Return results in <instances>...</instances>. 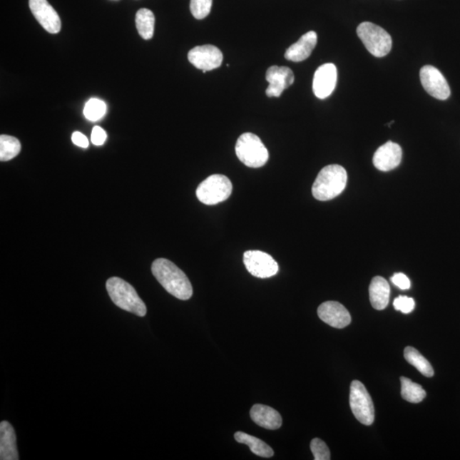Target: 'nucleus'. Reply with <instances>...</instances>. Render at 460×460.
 <instances>
[{
  "instance_id": "obj_1",
  "label": "nucleus",
  "mask_w": 460,
  "mask_h": 460,
  "mask_svg": "<svg viewBox=\"0 0 460 460\" xmlns=\"http://www.w3.org/2000/svg\"><path fill=\"white\" fill-rule=\"evenodd\" d=\"M152 273L166 292L181 300H190L193 287L183 271L165 258H158L152 265Z\"/></svg>"
},
{
  "instance_id": "obj_2",
  "label": "nucleus",
  "mask_w": 460,
  "mask_h": 460,
  "mask_svg": "<svg viewBox=\"0 0 460 460\" xmlns=\"http://www.w3.org/2000/svg\"><path fill=\"white\" fill-rule=\"evenodd\" d=\"M347 180V172L343 166L339 165L325 166L319 173L313 184V196L321 201L334 199L344 190Z\"/></svg>"
},
{
  "instance_id": "obj_3",
  "label": "nucleus",
  "mask_w": 460,
  "mask_h": 460,
  "mask_svg": "<svg viewBox=\"0 0 460 460\" xmlns=\"http://www.w3.org/2000/svg\"><path fill=\"white\" fill-rule=\"evenodd\" d=\"M106 287L111 300L121 309L128 312L144 317L147 314V307L140 299L135 288L126 280L119 277L108 280Z\"/></svg>"
},
{
  "instance_id": "obj_4",
  "label": "nucleus",
  "mask_w": 460,
  "mask_h": 460,
  "mask_svg": "<svg viewBox=\"0 0 460 460\" xmlns=\"http://www.w3.org/2000/svg\"><path fill=\"white\" fill-rule=\"evenodd\" d=\"M235 153L238 159L248 168H260L269 160V151L257 135L244 133L237 140Z\"/></svg>"
},
{
  "instance_id": "obj_5",
  "label": "nucleus",
  "mask_w": 460,
  "mask_h": 460,
  "mask_svg": "<svg viewBox=\"0 0 460 460\" xmlns=\"http://www.w3.org/2000/svg\"><path fill=\"white\" fill-rule=\"evenodd\" d=\"M357 32L367 50L376 58H384L392 51V36L379 26L365 21L358 26Z\"/></svg>"
},
{
  "instance_id": "obj_6",
  "label": "nucleus",
  "mask_w": 460,
  "mask_h": 460,
  "mask_svg": "<svg viewBox=\"0 0 460 460\" xmlns=\"http://www.w3.org/2000/svg\"><path fill=\"white\" fill-rule=\"evenodd\" d=\"M232 193V183L223 175L214 174L197 188L196 195L200 203L213 205L223 203L230 198Z\"/></svg>"
},
{
  "instance_id": "obj_7",
  "label": "nucleus",
  "mask_w": 460,
  "mask_h": 460,
  "mask_svg": "<svg viewBox=\"0 0 460 460\" xmlns=\"http://www.w3.org/2000/svg\"><path fill=\"white\" fill-rule=\"evenodd\" d=\"M349 405L359 422L365 426H371L374 422V402L365 385L360 381L354 380L350 385Z\"/></svg>"
},
{
  "instance_id": "obj_8",
  "label": "nucleus",
  "mask_w": 460,
  "mask_h": 460,
  "mask_svg": "<svg viewBox=\"0 0 460 460\" xmlns=\"http://www.w3.org/2000/svg\"><path fill=\"white\" fill-rule=\"evenodd\" d=\"M243 260L248 272L255 277L270 278L278 273L277 262L268 253L247 251L244 253Z\"/></svg>"
},
{
  "instance_id": "obj_9",
  "label": "nucleus",
  "mask_w": 460,
  "mask_h": 460,
  "mask_svg": "<svg viewBox=\"0 0 460 460\" xmlns=\"http://www.w3.org/2000/svg\"><path fill=\"white\" fill-rule=\"evenodd\" d=\"M420 81L427 93L438 100H446L451 95L448 81L439 70L431 65L420 70Z\"/></svg>"
},
{
  "instance_id": "obj_10",
  "label": "nucleus",
  "mask_w": 460,
  "mask_h": 460,
  "mask_svg": "<svg viewBox=\"0 0 460 460\" xmlns=\"http://www.w3.org/2000/svg\"><path fill=\"white\" fill-rule=\"evenodd\" d=\"M188 61L203 73L211 71L222 65L223 56L218 47L212 45L196 46L188 52Z\"/></svg>"
},
{
  "instance_id": "obj_11",
  "label": "nucleus",
  "mask_w": 460,
  "mask_h": 460,
  "mask_svg": "<svg viewBox=\"0 0 460 460\" xmlns=\"http://www.w3.org/2000/svg\"><path fill=\"white\" fill-rule=\"evenodd\" d=\"M29 8L35 19L48 33L55 34L60 32V17L47 0H29Z\"/></svg>"
},
{
  "instance_id": "obj_12",
  "label": "nucleus",
  "mask_w": 460,
  "mask_h": 460,
  "mask_svg": "<svg viewBox=\"0 0 460 460\" xmlns=\"http://www.w3.org/2000/svg\"><path fill=\"white\" fill-rule=\"evenodd\" d=\"M337 80V71L334 64L326 63L319 67L313 80L314 94L319 99H326L334 92Z\"/></svg>"
},
{
  "instance_id": "obj_13",
  "label": "nucleus",
  "mask_w": 460,
  "mask_h": 460,
  "mask_svg": "<svg viewBox=\"0 0 460 460\" xmlns=\"http://www.w3.org/2000/svg\"><path fill=\"white\" fill-rule=\"evenodd\" d=\"M266 81L269 82L266 95L269 98H279L282 92L295 82V74L291 68L272 66L266 73Z\"/></svg>"
},
{
  "instance_id": "obj_14",
  "label": "nucleus",
  "mask_w": 460,
  "mask_h": 460,
  "mask_svg": "<svg viewBox=\"0 0 460 460\" xmlns=\"http://www.w3.org/2000/svg\"><path fill=\"white\" fill-rule=\"evenodd\" d=\"M318 317L322 322L335 328H344L352 322V317L343 305L327 301L319 306Z\"/></svg>"
},
{
  "instance_id": "obj_15",
  "label": "nucleus",
  "mask_w": 460,
  "mask_h": 460,
  "mask_svg": "<svg viewBox=\"0 0 460 460\" xmlns=\"http://www.w3.org/2000/svg\"><path fill=\"white\" fill-rule=\"evenodd\" d=\"M402 150L396 143L389 141L379 147L374 153V165L381 172H389L401 164Z\"/></svg>"
},
{
  "instance_id": "obj_16",
  "label": "nucleus",
  "mask_w": 460,
  "mask_h": 460,
  "mask_svg": "<svg viewBox=\"0 0 460 460\" xmlns=\"http://www.w3.org/2000/svg\"><path fill=\"white\" fill-rule=\"evenodd\" d=\"M317 44V34L314 31H310L304 34L299 41L288 48L285 53V58L288 61H295V63L305 61L312 53Z\"/></svg>"
},
{
  "instance_id": "obj_17",
  "label": "nucleus",
  "mask_w": 460,
  "mask_h": 460,
  "mask_svg": "<svg viewBox=\"0 0 460 460\" xmlns=\"http://www.w3.org/2000/svg\"><path fill=\"white\" fill-rule=\"evenodd\" d=\"M250 415L257 426L267 429H277L282 426V416L272 407L256 404L252 407Z\"/></svg>"
},
{
  "instance_id": "obj_18",
  "label": "nucleus",
  "mask_w": 460,
  "mask_h": 460,
  "mask_svg": "<svg viewBox=\"0 0 460 460\" xmlns=\"http://www.w3.org/2000/svg\"><path fill=\"white\" fill-rule=\"evenodd\" d=\"M0 459H19L15 429L7 421L0 424Z\"/></svg>"
},
{
  "instance_id": "obj_19",
  "label": "nucleus",
  "mask_w": 460,
  "mask_h": 460,
  "mask_svg": "<svg viewBox=\"0 0 460 460\" xmlns=\"http://www.w3.org/2000/svg\"><path fill=\"white\" fill-rule=\"evenodd\" d=\"M391 287L387 280L381 276H376L372 280L369 287L371 305L375 310H382L387 308Z\"/></svg>"
},
{
  "instance_id": "obj_20",
  "label": "nucleus",
  "mask_w": 460,
  "mask_h": 460,
  "mask_svg": "<svg viewBox=\"0 0 460 460\" xmlns=\"http://www.w3.org/2000/svg\"><path fill=\"white\" fill-rule=\"evenodd\" d=\"M235 439L240 442V444L247 445L250 450L254 454L260 457L271 458L274 455V451L268 444H266L264 441L258 439V438L248 435V434L238 431L235 434Z\"/></svg>"
},
{
  "instance_id": "obj_21",
  "label": "nucleus",
  "mask_w": 460,
  "mask_h": 460,
  "mask_svg": "<svg viewBox=\"0 0 460 460\" xmlns=\"http://www.w3.org/2000/svg\"><path fill=\"white\" fill-rule=\"evenodd\" d=\"M155 17L148 9H140L136 15V27L143 39H150L155 33Z\"/></svg>"
},
{
  "instance_id": "obj_22",
  "label": "nucleus",
  "mask_w": 460,
  "mask_h": 460,
  "mask_svg": "<svg viewBox=\"0 0 460 460\" xmlns=\"http://www.w3.org/2000/svg\"><path fill=\"white\" fill-rule=\"evenodd\" d=\"M402 397L404 400L411 403L421 402L426 397V392L421 385L413 382L406 377H402Z\"/></svg>"
},
{
  "instance_id": "obj_23",
  "label": "nucleus",
  "mask_w": 460,
  "mask_h": 460,
  "mask_svg": "<svg viewBox=\"0 0 460 460\" xmlns=\"http://www.w3.org/2000/svg\"><path fill=\"white\" fill-rule=\"evenodd\" d=\"M404 357L407 362L417 368L424 376L432 377L434 375V369L431 363L415 348L410 347V346L407 347L404 349Z\"/></svg>"
},
{
  "instance_id": "obj_24",
  "label": "nucleus",
  "mask_w": 460,
  "mask_h": 460,
  "mask_svg": "<svg viewBox=\"0 0 460 460\" xmlns=\"http://www.w3.org/2000/svg\"><path fill=\"white\" fill-rule=\"evenodd\" d=\"M21 143L19 140L11 136H0V160L8 161L19 155Z\"/></svg>"
},
{
  "instance_id": "obj_25",
  "label": "nucleus",
  "mask_w": 460,
  "mask_h": 460,
  "mask_svg": "<svg viewBox=\"0 0 460 460\" xmlns=\"http://www.w3.org/2000/svg\"><path fill=\"white\" fill-rule=\"evenodd\" d=\"M107 106L102 100L91 98L86 103L84 108V116L87 120L98 121L105 116Z\"/></svg>"
},
{
  "instance_id": "obj_26",
  "label": "nucleus",
  "mask_w": 460,
  "mask_h": 460,
  "mask_svg": "<svg viewBox=\"0 0 460 460\" xmlns=\"http://www.w3.org/2000/svg\"><path fill=\"white\" fill-rule=\"evenodd\" d=\"M213 0H190V11L195 19H205L211 12Z\"/></svg>"
},
{
  "instance_id": "obj_27",
  "label": "nucleus",
  "mask_w": 460,
  "mask_h": 460,
  "mask_svg": "<svg viewBox=\"0 0 460 460\" xmlns=\"http://www.w3.org/2000/svg\"><path fill=\"white\" fill-rule=\"evenodd\" d=\"M310 449L315 460H329L331 459L329 449L325 442L319 438H315L311 441Z\"/></svg>"
},
{
  "instance_id": "obj_28",
  "label": "nucleus",
  "mask_w": 460,
  "mask_h": 460,
  "mask_svg": "<svg viewBox=\"0 0 460 460\" xmlns=\"http://www.w3.org/2000/svg\"><path fill=\"white\" fill-rule=\"evenodd\" d=\"M394 308L401 311L403 314H409L415 308V302L412 297L407 296H399L394 300Z\"/></svg>"
},
{
  "instance_id": "obj_29",
  "label": "nucleus",
  "mask_w": 460,
  "mask_h": 460,
  "mask_svg": "<svg viewBox=\"0 0 460 460\" xmlns=\"http://www.w3.org/2000/svg\"><path fill=\"white\" fill-rule=\"evenodd\" d=\"M107 133L102 127L95 126L91 131V142L96 146H101L106 141Z\"/></svg>"
},
{
  "instance_id": "obj_30",
  "label": "nucleus",
  "mask_w": 460,
  "mask_h": 460,
  "mask_svg": "<svg viewBox=\"0 0 460 460\" xmlns=\"http://www.w3.org/2000/svg\"><path fill=\"white\" fill-rule=\"evenodd\" d=\"M392 282L395 286L402 289V290H407L411 287L410 280L403 273L394 275L392 277Z\"/></svg>"
},
{
  "instance_id": "obj_31",
  "label": "nucleus",
  "mask_w": 460,
  "mask_h": 460,
  "mask_svg": "<svg viewBox=\"0 0 460 460\" xmlns=\"http://www.w3.org/2000/svg\"><path fill=\"white\" fill-rule=\"evenodd\" d=\"M72 141L76 145L86 148L89 146L88 139L86 137L84 134L80 133V131H76L72 135Z\"/></svg>"
}]
</instances>
